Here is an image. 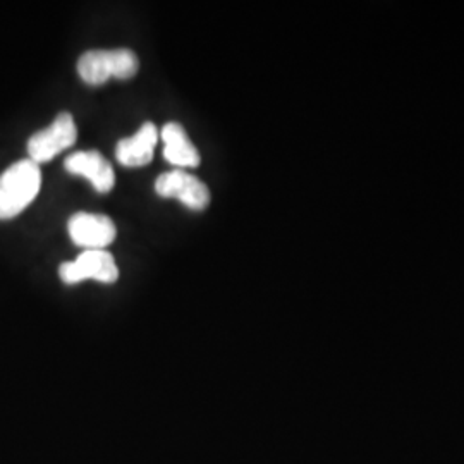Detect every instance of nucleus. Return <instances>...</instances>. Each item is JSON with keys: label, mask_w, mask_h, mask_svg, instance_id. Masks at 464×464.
<instances>
[{"label": "nucleus", "mask_w": 464, "mask_h": 464, "mask_svg": "<svg viewBox=\"0 0 464 464\" xmlns=\"http://www.w3.org/2000/svg\"><path fill=\"white\" fill-rule=\"evenodd\" d=\"M42 186V170L30 159H23L0 176V220L19 216L32 205Z\"/></svg>", "instance_id": "f257e3e1"}, {"label": "nucleus", "mask_w": 464, "mask_h": 464, "mask_svg": "<svg viewBox=\"0 0 464 464\" xmlns=\"http://www.w3.org/2000/svg\"><path fill=\"white\" fill-rule=\"evenodd\" d=\"M140 69L133 50H90L78 61V72L84 83L92 86L107 83L111 78L130 80Z\"/></svg>", "instance_id": "f03ea898"}, {"label": "nucleus", "mask_w": 464, "mask_h": 464, "mask_svg": "<svg viewBox=\"0 0 464 464\" xmlns=\"http://www.w3.org/2000/svg\"><path fill=\"white\" fill-rule=\"evenodd\" d=\"M78 140V128L69 112H61L49 128L34 133L28 140V157L34 164H45L55 155L71 149Z\"/></svg>", "instance_id": "7ed1b4c3"}, {"label": "nucleus", "mask_w": 464, "mask_h": 464, "mask_svg": "<svg viewBox=\"0 0 464 464\" xmlns=\"http://www.w3.org/2000/svg\"><path fill=\"white\" fill-rule=\"evenodd\" d=\"M59 276L67 285L95 279L103 284H114L119 279L114 256L107 249H84L74 260L59 266Z\"/></svg>", "instance_id": "20e7f679"}, {"label": "nucleus", "mask_w": 464, "mask_h": 464, "mask_svg": "<svg viewBox=\"0 0 464 464\" xmlns=\"http://www.w3.org/2000/svg\"><path fill=\"white\" fill-rule=\"evenodd\" d=\"M155 191L162 198H178L191 210L201 212L210 205L207 184L186 170H170L155 181Z\"/></svg>", "instance_id": "39448f33"}, {"label": "nucleus", "mask_w": 464, "mask_h": 464, "mask_svg": "<svg viewBox=\"0 0 464 464\" xmlns=\"http://www.w3.org/2000/svg\"><path fill=\"white\" fill-rule=\"evenodd\" d=\"M67 231L76 246L84 249H105L116 239V224L100 214L78 212L69 218Z\"/></svg>", "instance_id": "423d86ee"}, {"label": "nucleus", "mask_w": 464, "mask_h": 464, "mask_svg": "<svg viewBox=\"0 0 464 464\" xmlns=\"http://www.w3.org/2000/svg\"><path fill=\"white\" fill-rule=\"evenodd\" d=\"M69 174L83 176L99 193H109L116 184V174L111 162L95 150L90 151H76L64 160Z\"/></svg>", "instance_id": "0eeeda50"}, {"label": "nucleus", "mask_w": 464, "mask_h": 464, "mask_svg": "<svg viewBox=\"0 0 464 464\" xmlns=\"http://www.w3.org/2000/svg\"><path fill=\"white\" fill-rule=\"evenodd\" d=\"M159 141V130L153 122H145L138 133L117 143V162L124 167H145L153 160Z\"/></svg>", "instance_id": "6e6552de"}, {"label": "nucleus", "mask_w": 464, "mask_h": 464, "mask_svg": "<svg viewBox=\"0 0 464 464\" xmlns=\"http://www.w3.org/2000/svg\"><path fill=\"white\" fill-rule=\"evenodd\" d=\"M164 157L172 166L195 169L201 164V157L193 141L179 122H167L162 128Z\"/></svg>", "instance_id": "1a4fd4ad"}]
</instances>
